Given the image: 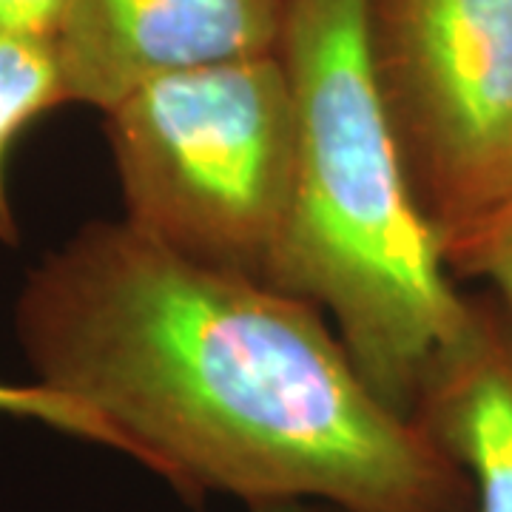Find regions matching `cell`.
Masks as SVG:
<instances>
[{
    "label": "cell",
    "instance_id": "52a82bcc",
    "mask_svg": "<svg viewBox=\"0 0 512 512\" xmlns=\"http://www.w3.org/2000/svg\"><path fill=\"white\" fill-rule=\"evenodd\" d=\"M57 106H69L55 46L49 40L0 35V242L18 245L20 225L9 200L6 163L20 134Z\"/></svg>",
    "mask_w": 512,
    "mask_h": 512
},
{
    "label": "cell",
    "instance_id": "8fae6325",
    "mask_svg": "<svg viewBox=\"0 0 512 512\" xmlns=\"http://www.w3.org/2000/svg\"><path fill=\"white\" fill-rule=\"evenodd\" d=\"M248 512H342L330 504L319 501H271V504H254Z\"/></svg>",
    "mask_w": 512,
    "mask_h": 512
},
{
    "label": "cell",
    "instance_id": "277c9868",
    "mask_svg": "<svg viewBox=\"0 0 512 512\" xmlns=\"http://www.w3.org/2000/svg\"><path fill=\"white\" fill-rule=\"evenodd\" d=\"M376 89L447 254L512 202V0H367Z\"/></svg>",
    "mask_w": 512,
    "mask_h": 512
},
{
    "label": "cell",
    "instance_id": "8992f818",
    "mask_svg": "<svg viewBox=\"0 0 512 512\" xmlns=\"http://www.w3.org/2000/svg\"><path fill=\"white\" fill-rule=\"evenodd\" d=\"M410 419L464 473L476 512H512V305L464 293L456 333L430 362Z\"/></svg>",
    "mask_w": 512,
    "mask_h": 512
},
{
    "label": "cell",
    "instance_id": "3957f363",
    "mask_svg": "<svg viewBox=\"0 0 512 512\" xmlns=\"http://www.w3.org/2000/svg\"><path fill=\"white\" fill-rule=\"evenodd\" d=\"M103 117L128 225L194 262L271 285L296 163L279 52L160 74Z\"/></svg>",
    "mask_w": 512,
    "mask_h": 512
},
{
    "label": "cell",
    "instance_id": "5b68a950",
    "mask_svg": "<svg viewBox=\"0 0 512 512\" xmlns=\"http://www.w3.org/2000/svg\"><path fill=\"white\" fill-rule=\"evenodd\" d=\"M285 0H66L55 55L69 103L100 111L160 74L279 52Z\"/></svg>",
    "mask_w": 512,
    "mask_h": 512
},
{
    "label": "cell",
    "instance_id": "ba28073f",
    "mask_svg": "<svg viewBox=\"0 0 512 512\" xmlns=\"http://www.w3.org/2000/svg\"><path fill=\"white\" fill-rule=\"evenodd\" d=\"M0 413L32 419L52 427L57 433H66L74 439L92 441L100 447H109L126 456V444L117 436V430L94 413L92 407L74 402L69 396H60L46 384H6L0 382Z\"/></svg>",
    "mask_w": 512,
    "mask_h": 512
},
{
    "label": "cell",
    "instance_id": "6da1fadb",
    "mask_svg": "<svg viewBox=\"0 0 512 512\" xmlns=\"http://www.w3.org/2000/svg\"><path fill=\"white\" fill-rule=\"evenodd\" d=\"M15 328L37 382L92 407L185 498L476 512L464 473L370 390L313 302L126 220L89 222L46 256Z\"/></svg>",
    "mask_w": 512,
    "mask_h": 512
},
{
    "label": "cell",
    "instance_id": "9c48e42d",
    "mask_svg": "<svg viewBox=\"0 0 512 512\" xmlns=\"http://www.w3.org/2000/svg\"><path fill=\"white\" fill-rule=\"evenodd\" d=\"M444 265L456 279L481 282L512 305V202L473 237L450 248Z\"/></svg>",
    "mask_w": 512,
    "mask_h": 512
},
{
    "label": "cell",
    "instance_id": "7a4b0ae2",
    "mask_svg": "<svg viewBox=\"0 0 512 512\" xmlns=\"http://www.w3.org/2000/svg\"><path fill=\"white\" fill-rule=\"evenodd\" d=\"M279 57L296 163L271 285L330 316L370 390L410 419L464 291L407 183L373 77L367 0H285Z\"/></svg>",
    "mask_w": 512,
    "mask_h": 512
},
{
    "label": "cell",
    "instance_id": "30bf717a",
    "mask_svg": "<svg viewBox=\"0 0 512 512\" xmlns=\"http://www.w3.org/2000/svg\"><path fill=\"white\" fill-rule=\"evenodd\" d=\"M66 0H0V35L49 40L55 46Z\"/></svg>",
    "mask_w": 512,
    "mask_h": 512
}]
</instances>
